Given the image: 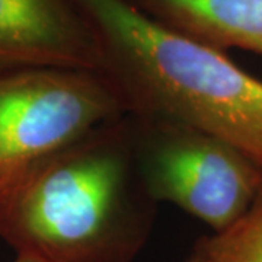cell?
Instances as JSON below:
<instances>
[{
	"label": "cell",
	"mask_w": 262,
	"mask_h": 262,
	"mask_svg": "<svg viewBox=\"0 0 262 262\" xmlns=\"http://www.w3.org/2000/svg\"><path fill=\"white\" fill-rule=\"evenodd\" d=\"M12 262H42L37 259V258H34V256H31V255H25V253H16V258L13 259Z\"/></svg>",
	"instance_id": "ba28073f"
},
{
	"label": "cell",
	"mask_w": 262,
	"mask_h": 262,
	"mask_svg": "<svg viewBox=\"0 0 262 262\" xmlns=\"http://www.w3.org/2000/svg\"><path fill=\"white\" fill-rule=\"evenodd\" d=\"M101 70L102 53L76 0H0V72Z\"/></svg>",
	"instance_id": "5b68a950"
},
{
	"label": "cell",
	"mask_w": 262,
	"mask_h": 262,
	"mask_svg": "<svg viewBox=\"0 0 262 262\" xmlns=\"http://www.w3.org/2000/svg\"><path fill=\"white\" fill-rule=\"evenodd\" d=\"M94 28L101 72L128 113L187 122L262 166V82L226 56L147 16L128 0H76Z\"/></svg>",
	"instance_id": "7a4b0ae2"
},
{
	"label": "cell",
	"mask_w": 262,
	"mask_h": 262,
	"mask_svg": "<svg viewBox=\"0 0 262 262\" xmlns=\"http://www.w3.org/2000/svg\"><path fill=\"white\" fill-rule=\"evenodd\" d=\"M158 203L141 179L128 113L41 160L0 195V237L42 262H133Z\"/></svg>",
	"instance_id": "6da1fadb"
},
{
	"label": "cell",
	"mask_w": 262,
	"mask_h": 262,
	"mask_svg": "<svg viewBox=\"0 0 262 262\" xmlns=\"http://www.w3.org/2000/svg\"><path fill=\"white\" fill-rule=\"evenodd\" d=\"M128 115L137 168L158 204L172 203L220 232L262 192V166L232 144L178 120Z\"/></svg>",
	"instance_id": "3957f363"
},
{
	"label": "cell",
	"mask_w": 262,
	"mask_h": 262,
	"mask_svg": "<svg viewBox=\"0 0 262 262\" xmlns=\"http://www.w3.org/2000/svg\"><path fill=\"white\" fill-rule=\"evenodd\" d=\"M185 262H196V261H195V256L192 255V252L189 253V256H188L187 261H185Z\"/></svg>",
	"instance_id": "9c48e42d"
},
{
	"label": "cell",
	"mask_w": 262,
	"mask_h": 262,
	"mask_svg": "<svg viewBox=\"0 0 262 262\" xmlns=\"http://www.w3.org/2000/svg\"><path fill=\"white\" fill-rule=\"evenodd\" d=\"M196 262H262V192L234 223L192 248Z\"/></svg>",
	"instance_id": "52a82bcc"
},
{
	"label": "cell",
	"mask_w": 262,
	"mask_h": 262,
	"mask_svg": "<svg viewBox=\"0 0 262 262\" xmlns=\"http://www.w3.org/2000/svg\"><path fill=\"white\" fill-rule=\"evenodd\" d=\"M127 113L121 92L101 70L0 72V195L41 160Z\"/></svg>",
	"instance_id": "277c9868"
},
{
	"label": "cell",
	"mask_w": 262,
	"mask_h": 262,
	"mask_svg": "<svg viewBox=\"0 0 262 262\" xmlns=\"http://www.w3.org/2000/svg\"><path fill=\"white\" fill-rule=\"evenodd\" d=\"M162 25L219 50L262 56V0H128Z\"/></svg>",
	"instance_id": "8992f818"
}]
</instances>
